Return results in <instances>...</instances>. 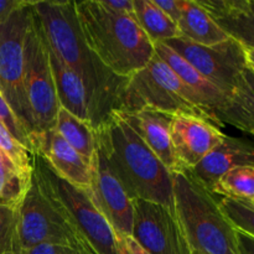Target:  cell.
<instances>
[{
  "label": "cell",
  "instance_id": "f546056e",
  "mask_svg": "<svg viewBox=\"0 0 254 254\" xmlns=\"http://www.w3.org/2000/svg\"><path fill=\"white\" fill-rule=\"evenodd\" d=\"M117 243H118L119 254H149L133 240L131 236L117 233Z\"/></svg>",
  "mask_w": 254,
  "mask_h": 254
},
{
  "label": "cell",
  "instance_id": "e575fe53",
  "mask_svg": "<svg viewBox=\"0 0 254 254\" xmlns=\"http://www.w3.org/2000/svg\"><path fill=\"white\" fill-rule=\"evenodd\" d=\"M246 51V61H247V67L254 72V50L245 49Z\"/></svg>",
  "mask_w": 254,
  "mask_h": 254
},
{
  "label": "cell",
  "instance_id": "52a82bcc",
  "mask_svg": "<svg viewBox=\"0 0 254 254\" xmlns=\"http://www.w3.org/2000/svg\"><path fill=\"white\" fill-rule=\"evenodd\" d=\"M34 174L45 190L61 205L92 253L119 254L116 231L99 212L87 191L56 175L37 155H34Z\"/></svg>",
  "mask_w": 254,
  "mask_h": 254
},
{
  "label": "cell",
  "instance_id": "d6986e66",
  "mask_svg": "<svg viewBox=\"0 0 254 254\" xmlns=\"http://www.w3.org/2000/svg\"><path fill=\"white\" fill-rule=\"evenodd\" d=\"M176 24L181 37L193 44L212 46L230 39L197 0H181L180 17Z\"/></svg>",
  "mask_w": 254,
  "mask_h": 254
},
{
  "label": "cell",
  "instance_id": "9c48e42d",
  "mask_svg": "<svg viewBox=\"0 0 254 254\" xmlns=\"http://www.w3.org/2000/svg\"><path fill=\"white\" fill-rule=\"evenodd\" d=\"M31 5L29 1L0 24V91L29 134L32 126L24 89V50Z\"/></svg>",
  "mask_w": 254,
  "mask_h": 254
},
{
  "label": "cell",
  "instance_id": "4fadbf2b",
  "mask_svg": "<svg viewBox=\"0 0 254 254\" xmlns=\"http://www.w3.org/2000/svg\"><path fill=\"white\" fill-rule=\"evenodd\" d=\"M226 136L217 126L195 116H173L170 138L174 155L183 171L192 170Z\"/></svg>",
  "mask_w": 254,
  "mask_h": 254
},
{
  "label": "cell",
  "instance_id": "44dd1931",
  "mask_svg": "<svg viewBox=\"0 0 254 254\" xmlns=\"http://www.w3.org/2000/svg\"><path fill=\"white\" fill-rule=\"evenodd\" d=\"M220 123L222 127L230 124L254 136V72L248 67L228 96Z\"/></svg>",
  "mask_w": 254,
  "mask_h": 254
},
{
  "label": "cell",
  "instance_id": "4316f807",
  "mask_svg": "<svg viewBox=\"0 0 254 254\" xmlns=\"http://www.w3.org/2000/svg\"><path fill=\"white\" fill-rule=\"evenodd\" d=\"M17 207L0 201V254L17 252Z\"/></svg>",
  "mask_w": 254,
  "mask_h": 254
},
{
  "label": "cell",
  "instance_id": "f1b7e54d",
  "mask_svg": "<svg viewBox=\"0 0 254 254\" xmlns=\"http://www.w3.org/2000/svg\"><path fill=\"white\" fill-rule=\"evenodd\" d=\"M25 254H88L79 248L62 245H41L24 252Z\"/></svg>",
  "mask_w": 254,
  "mask_h": 254
},
{
  "label": "cell",
  "instance_id": "d6a6232c",
  "mask_svg": "<svg viewBox=\"0 0 254 254\" xmlns=\"http://www.w3.org/2000/svg\"><path fill=\"white\" fill-rule=\"evenodd\" d=\"M101 1L104 6L113 11L134 15L133 0H101Z\"/></svg>",
  "mask_w": 254,
  "mask_h": 254
},
{
  "label": "cell",
  "instance_id": "8992f818",
  "mask_svg": "<svg viewBox=\"0 0 254 254\" xmlns=\"http://www.w3.org/2000/svg\"><path fill=\"white\" fill-rule=\"evenodd\" d=\"M143 107L171 116L185 114L210 121L192 92L156 54L143 69L127 79L121 104L114 113H126Z\"/></svg>",
  "mask_w": 254,
  "mask_h": 254
},
{
  "label": "cell",
  "instance_id": "7402d4cb",
  "mask_svg": "<svg viewBox=\"0 0 254 254\" xmlns=\"http://www.w3.org/2000/svg\"><path fill=\"white\" fill-rule=\"evenodd\" d=\"M55 129L92 166L97 154V134L93 127L64 108H60Z\"/></svg>",
  "mask_w": 254,
  "mask_h": 254
},
{
  "label": "cell",
  "instance_id": "7a4b0ae2",
  "mask_svg": "<svg viewBox=\"0 0 254 254\" xmlns=\"http://www.w3.org/2000/svg\"><path fill=\"white\" fill-rule=\"evenodd\" d=\"M96 134L131 200L153 201L175 211L173 174L121 117L112 114Z\"/></svg>",
  "mask_w": 254,
  "mask_h": 254
},
{
  "label": "cell",
  "instance_id": "1f68e13d",
  "mask_svg": "<svg viewBox=\"0 0 254 254\" xmlns=\"http://www.w3.org/2000/svg\"><path fill=\"white\" fill-rule=\"evenodd\" d=\"M154 1L173 21L178 22L181 12V0H154Z\"/></svg>",
  "mask_w": 254,
  "mask_h": 254
},
{
  "label": "cell",
  "instance_id": "8d00e7d4",
  "mask_svg": "<svg viewBox=\"0 0 254 254\" xmlns=\"http://www.w3.org/2000/svg\"><path fill=\"white\" fill-rule=\"evenodd\" d=\"M4 156H5V155H4V154L1 153V150H0V159H1V158H4Z\"/></svg>",
  "mask_w": 254,
  "mask_h": 254
},
{
  "label": "cell",
  "instance_id": "9a60e30c",
  "mask_svg": "<svg viewBox=\"0 0 254 254\" xmlns=\"http://www.w3.org/2000/svg\"><path fill=\"white\" fill-rule=\"evenodd\" d=\"M154 49L155 54L192 92L193 96L197 98L200 108L207 116V118L218 128L222 127V124L220 123V116L227 104V94L223 93L218 87L203 77L195 67L191 66L186 60H184L180 55L176 54L165 44L156 42L154 44Z\"/></svg>",
  "mask_w": 254,
  "mask_h": 254
},
{
  "label": "cell",
  "instance_id": "ba28073f",
  "mask_svg": "<svg viewBox=\"0 0 254 254\" xmlns=\"http://www.w3.org/2000/svg\"><path fill=\"white\" fill-rule=\"evenodd\" d=\"M24 55V89L32 131L52 129L61 107L50 64L49 42L32 5Z\"/></svg>",
  "mask_w": 254,
  "mask_h": 254
},
{
  "label": "cell",
  "instance_id": "cb8c5ba5",
  "mask_svg": "<svg viewBox=\"0 0 254 254\" xmlns=\"http://www.w3.org/2000/svg\"><path fill=\"white\" fill-rule=\"evenodd\" d=\"M213 195L245 202L254 201V168L240 166L223 174L210 191Z\"/></svg>",
  "mask_w": 254,
  "mask_h": 254
},
{
  "label": "cell",
  "instance_id": "836d02e7",
  "mask_svg": "<svg viewBox=\"0 0 254 254\" xmlns=\"http://www.w3.org/2000/svg\"><path fill=\"white\" fill-rule=\"evenodd\" d=\"M236 238L240 254H254V237L236 230Z\"/></svg>",
  "mask_w": 254,
  "mask_h": 254
},
{
  "label": "cell",
  "instance_id": "74e56055",
  "mask_svg": "<svg viewBox=\"0 0 254 254\" xmlns=\"http://www.w3.org/2000/svg\"><path fill=\"white\" fill-rule=\"evenodd\" d=\"M251 203H252V205H254V201H253V202H251Z\"/></svg>",
  "mask_w": 254,
  "mask_h": 254
},
{
  "label": "cell",
  "instance_id": "5bb4252c",
  "mask_svg": "<svg viewBox=\"0 0 254 254\" xmlns=\"http://www.w3.org/2000/svg\"><path fill=\"white\" fill-rule=\"evenodd\" d=\"M32 155L46 161L56 175L67 183L88 191L92 181V166L79 155L55 128L32 131L29 136Z\"/></svg>",
  "mask_w": 254,
  "mask_h": 254
},
{
  "label": "cell",
  "instance_id": "83f0119b",
  "mask_svg": "<svg viewBox=\"0 0 254 254\" xmlns=\"http://www.w3.org/2000/svg\"><path fill=\"white\" fill-rule=\"evenodd\" d=\"M0 123L31 153V144H30V139L26 129L19 121L16 114L12 112L11 107L6 102V99L2 96L1 91H0ZM32 154V153H31Z\"/></svg>",
  "mask_w": 254,
  "mask_h": 254
},
{
  "label": "cell",
  "instance_id": "ac0fdd59",
  "mask_svg": "<svg viewBox=\"0 0 254 254\" xmlns=\"http://www.w3.org/2000/svg\"><path fill=\"white\" fill-rule=\"evenodd\" d=\"M221 29L245 49L254 50V0H197Z\"/></svg>",
  "mask_w": 254,
  "mask_h": 254
},
{
  "label": "cell",
  "instance_id": "4dcf8cb0",
  "mask_svg": "<svg viewBox=\"0 0 254 254\" xmlns=\"http://www.w3.org/2000/svg\"><path fill=\"white\" fill-rule=\"evenodd\" d=\"M27 0H0V24L6 21L15 11L27 4Z\"/></svg>",
  "mask_w": 254,
  "mask_h": 254
},
{
  "label": "cell",
  "instance_id": "d590c367",
  "mask_svg": "<svg viewBox=\"0 0 254 254\" xmlns=\"http://www.w3.org/2000/svg\"><path fill=\"white\" fill-rule=\"evenodd\" d=\"M5 254H25L24 252H9V253H5Z\"/></svg>",
  "mask_w": 254,
  "mask_h": 254
},
{
  "label": "cell",
  "instance_id": "d4e9b609",
  "mask_svg": "<svg viewBox=\"0 0 254 254\" xmlns=\"http://www.w3.org/2000/svg\"><path fill=\"white\" fill-rule=\"evenodd\" d=\"M0 150L26 175L34 173V155L0 123Z\"/></svg>",
  "mask_w": 254,
  "mask_h": 254
},
{
  "label": "cell",
  "instance_id": "2e32d148",
  "mask_svg": "<svg viewBox=\"0 0 254 254\" xmlns=\"http://www.w3.org/2000/svg\"><path fill=\"white\" fill-rule=\"evenodd\" d=\"M121 117L171 174L183 171L174 155L170 138L173 116L149 107L126 113H113Z\"/></svg>",
  "mask_w": 254,
  "mask_h": 254
},
{
  "label": "cell",
  "instance_id": "5b68a950",
  "mask_svg": "<svg viewBox=\"0 0 254 254\" xmlns=\"http://www.w3.org/2000/svg\"><path fill=\"white\" fill-rule=\"evenodd\" d=\"M41 245L71 246L93 254L61 205L32 173L29 190L17 207V252Z\"/></svg>",
  "mask_w": 254,
  "mask_h": 254
},
{
  "label": "cell",
  "instance_id": "277c9868",
  "mask_svg": "<svg viewBox=\"0 0 254 254\" xmlns=\"http://www.w3.org/2000/svg\"><path fill=\"white\" fill-rule=\"evenodd\" d=\"M178 220L192 253L240 254L236 228L221 211L216 196L189 171L173 174Z\"/></svg>",
  "mask_w": 254,
  "mask_h": 254
},
{
  "label": "cell",
  "instance_id": "30bf717a",
  "mask_svg": "<svg viewBox=\"0 0 254 254\" xmlns=\"http://www.w3.org/2000/svg\"><path fill=\"white\" fill-rule=\"evenodd\" d=\"M195 67L203 77L230 96L241 73L247 68L245 47L230 37L212 46L193 44L184 37L163 42Z\"/></svg>",
  "mask_w": 254,
  "mask_h": 254
},
{
  "label": "cell",
  "instance_id": "6da1fadb",
  "mask_svg": "<svg viewBox=\"0 0 254 254\" xmlns=\"http://www.w3.org/2000/svg\"><path fill=\"white\" fill-rule=\"evenodd\" d=\"M32 7L52 51L81 78L89 123L97 130L117 112L128 78L109 71L87 46L77 19L76 1H32Z\"/></svg>",
  "mask_w": 254,
  "mask_h": 254
},
{
  "label": "cell",
  "instance_id": "484cf974",
  "mask_svg": "<svg viewBox=\"0 0 254 254\" xmlns=\"http://www.w3.org/2000/svg\"><path fill=\"white\" fill-rule=\"evenodd\" d=\"M218 205L236 230L254 237V205L226 197L218 200Z\"/></svg>",
  "mask_w": 254,
  "mask_h": 254
},
{
  "label": "cell",
  "instance_id": "7c38bea8",
  "mask_svg": "<svg viewBox=\"0 0 254 254\" xmlns=\"http://www.w3.org/2000/svg\"><path fill=\"white\" fill-rule=\"evenodd\" d=\"M87 192L116 233L131 236L133 200L127 193L98 143L96 158L92 164L91 188Z\"/></svg>",
  "mask_w": 254,
  "mask_h": 254
},
{
  "label": "cell",
  "instance_id": "ffe728a7",
  "mask_svg": "<svg viewBox=\"0 0 254 254\" xmlns=\"http://www.w3.org/2000/svg\"><path fill=\"white\" fill-rule=\"evenodd\" d=\"M50 64H51L52 76H54L55 87H56L57 98L60 107L64 108L78 117L82 121L89 123L88 106H87V96L84 86L81 78L74 73L71 67L67 66L56 54L51 50L49 45ZM91 124V123H89Z\"/></svg>",
  "mask_w": 254,
  "mask_h": 254
},
{
  "label": "cell",
  "instance_id": "e0dca14e",
  "mask_svg": "<svg viewBox=\"0 0 254 254\" xmlns=\"http://www.w3.org/2000/svg\"><path fill=\"white\" fill-rule=\"evenodd\" d=\"M240 166L254 168V143L247 139L226 135L223 140L205 156L197 166L189 170V173L206 190L211 191L223 174Z\"/></svg>",
  "mask_w": 254,
  "mask_h": 254
},
{
  "label": "cell",
  "instance_id": "f35d334b",
  "mask_svg": "<svg viewBox=\"0 0 254 254\" xmlns=\"http://www.w3.org/2000/svg\"><path fill=\"white\" fill-rule=\"evenodd\" d=\"M192 254H200V253H192Z\"/></svg>",
  "mask_w": 254,
  "mask_h": 254
},
{
  "label": "cell",
  "instance_id": "8fae6325",
  "mask_svg": "<svg viewBox=\"0 0 254 254\" xmlns=\"http://www.w3.org/2000/svg\"><path fill=\"white\" fill-rule=\"evenodd\" d=\"M131 237L149 254H192L175 211L153 201L134 200Z\"/></svg>",
  "mask_w": 254,
  "mask_h": 254
},
{
  "label": "cell",
  "instance_id": "3957f363",
  "mask_svg": "<svg viewBox=\"0 0 254 254\" xmlns=\"http://www.w3.org/2000/svg\"><path fill=\"white\" fill-rule=\"evenodd\" d=\"M76 12L87 46L117 76L129 78L155 55L134 15L113 11L101 0L76 1Z\"/></svg>",
  "mask_w": 254,
  "mask_h": 254
},
{
  "label": "cell",
  "instance_id": "603a6c76",
  "mask_svg": "<svg viewBox=\"0 0 254 254\" xmlns=\"http://www.w3.org/2000/svg\"><path fill=\"white\" fill-rule=\"evenodd\" d=\"M134 16L153 44L181 37L178 24L170 19L154 0H133Z\"/></svg>",
  "mask_w": 254,
  "mask_h": 254
}]
</instances>
